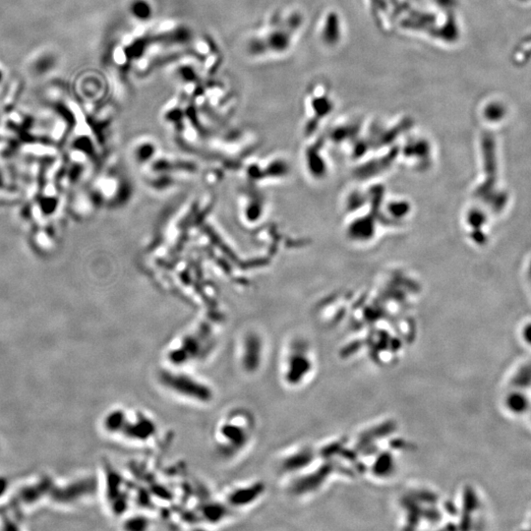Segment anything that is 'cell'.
<instances>
[{"label":"cell","mask_w":531,"mask_h":531,"mask_svg":"<svg viewBox=\"0 0 531 531\" xmlns=\"http://www.w3.org/2000/svg\"><path fill=\"white\" fill-rule=\"evenodd\" d=\"M158 382L170 394L198 403H209L214 399V391L204 381L178 370L164 369Z\"/></svg>","instance_id":"obj_2"},{"label":"cell","mask_w":531,"mask_h":531,"mask_svg":"<svg viewBox=\"0 0 531 531\" xmlns=\"http://www.w3.org/2000/svg\"><path fill=\"white\" fill-rule=\"evenodd\" d=\"M252 415L243 411H230L217 423L214 442L219 455L235 457L252 441L254 422Z\"/></svg>","instance_id":"obj_1"},{"label":"cell","mask_w":531,"mask_h":531,"mask_svg":"<svg viewBox=\"0 0 531 531\" xmlns=\"http://www.w3.org/2000/svg\"><path fill=\"white\" fill-rule=\"evenodd\" d=\"M108 430L124 436L133 442H147L157 432V423L149 415L136 412L129 415L125 411H113L106 420Z\"/></svg>","instance_id":"obj_3"},{"label":"cell","mask_w":531,"mask_h":531,"mask_svg":"<svg viewBox=\"0 0 531 531\" xmlns=\"http://www.w3.org/2000/svg\"><path fill=\"white\" fill-rule=\"evenodd\" d=\"M129 11L137 21H148L153 15V8L147 0H132Z\"/></svg>","instance_id":"obj_6"},{"label":"cell","mask_w":531,"mask_h":531,"mask_svg":"<svg viewBox=\"0 0 531 531\" xmlns=\"http://www.w3.org/2000/svg\"><path fill=\"white\" fill-rule=\"evenodd\" d=\"M254 490H256V488L254 489V487L251 486H239V487H235L234 489H232L230 492H229L227 499L229 500V503H230L231 506H234V507H242V506H246L248 504H251L254 501V498L256 496V493H254Z\"/></svg>","instance_id":"obj_5"},{"label":"cell","mask_w":531,"mask_h":531,"mask_svg":"<svg viewBox=\"0 0 531 531\" xmlns=\"http://www.w3.org/2000/svg\"><path fill=\"white\" fill-rule=\"evenodd\" d=\"M262 346L260 342L252 338H247L242 342L241 350H239V361L241 368L246 373L255 372L262 359Z\"/></svg>","instance_id":"obj_4"}]
</instances>
